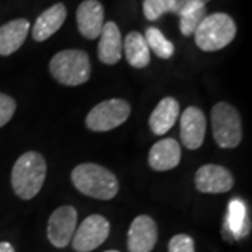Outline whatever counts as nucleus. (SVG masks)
<instances>
[{"instance_id":"f257e3e1","label":"nucleus","mask_w":252,"mask_h":252,"mask_svg":"<svg viewBox=\"0 0 252 252\" xmlns=\"http://www.w3.org/2000/svg\"><path fill=\"white\" fill-rule=\"evenodd\" d=\"M72 182L76 189L90 198L111 200L119 190L115 174L98 164L84 162L72 171Z\"/></svg>"},{"instance_id":"f03ea898","label":"nucleus","mask_w":252,"mask_h":252,"mask_svg":"<svg viewBox=\"0 0 252 252\" xmlns=\"http://www.w3.org/2000/svg\"><path fill=\"white\" fill-rule=\"evenodd\" d=\"M45 177V158L36 152H27L18 157L11 170V187L18 198L30 200L38 195Z\"/></svg>"},{"instance_id":"7ed1b4c3","label":"nucleus","mask_w":252,"mask_h":252,"mask_svg":"<svg viewBox=\"0 0 252 252\" xmlns=\"http://www.w3.org/2000/svg\"><path fill=\"white\" fill-rule=\"evenodd\" d=\"M49 72L63 86H80L90 79V58L80 49H64L51 59Z\"/></svg>"},{"instance_id":"20e7f679","label":"nucleus","mask_w":252,"mask_h":252,"mask_svg":"<svg viewBox=\"0 0 252 252\" xmlns=\"http://www.w3.org/2000/svg\"><path fill=\"white\" fill-rule=\"evenodd\" d=\"M237 34V26L231 16L215 13L206 16L195 31V42L205 52H216L227 46Z\"/></svg>"},{"instance_id":"39448f33","label":"nucleus","mask_w":252,"mask_h":252,"mask_svg":"<svg viewBox=\"0 0 252 252\" xmlns=\"http://www.w3.org/2000/svg\"><path fill=\"white\" fill-rule=\"evenodd\" d=\"M212 130L219 147H237L243 139V122L238 111L228 102H217L212 108Z\"/></svg>"},{"instance_id":"423d86ee","label":"nucleus","mask_w":252,"mask_h":252,"mask_svg":"<svg viewBox=\"0 0 252 252\" xmlns=\"http://www.w3.org/2000/svg\"><path fill=\"white\" fill-rule=\"evenodd\" d=\"M129 115L130 105L125 99H107L99 102L89 112L86 125L93 132H108L126 122Z\"/></svg>"},{"instance_id":"0eeeda50","label":"nucleus","mask_w":252,"mask_h":252,"mask_svg":"<svg viewBox=\"0 0 252 252\" xmlns=\"http://www.w3.org/2000/svg\"><path fill=\"white\" fill-rule=\"evenodd\" d=\"M111 225L101 215H91L76 228L72 238L73 248L77 252H90L98 248L108 238Z\"/></svg>"},{"instance_id":"6e6552de","label":"nucleus","mask_w":252,"mask_h":252,"mask_svg":"<svg viewBox=\"0 0 252 252\" xmlns=\"http://www.w3.org/2000/svg\"><path fill=\"white\" fill-rule=\"evenodd\" d=\"M77 227V212L73 206H61L48 221V238L56 248H64L72 241Z\"/></svg>"},{"instance_id":"1a4fd4ad","label":"nucleus","mask_w":252,"mask_h":252,"mask_svg":"<svg viewBox=\"0 0 252 252\" xmlns=\"http://www.w3.org/2000/svg\"><path fill=\"white\" fill-rule=\"evenodd\" d=\"M195 185L202 193H224L233 188L234 178L233 174L224 167L206 164L196 171Z\"/></svg>"},{"instance_id":"9d476101","label":"nucleus","mask_w":252,"mask_h":252,"mask_svg":"<svg viewBox=\"0 0 252 252\" xmlns=\"http://www.w3.org/2000/svg\"><path fill=\"white\" fill-rule=\"evenodd\" d=\"M158 230L150 216H137L127 231L129 252H152L157 244Z\"/></svg>"},{"instance_id":"9b49d317","label":"nucleus","mask_w":252,"mask_h":252,"mask_svg":"<svg viewBox=\"0 0 252 252\" xmlns=\"http://www.w3.org/2000/svg\"><path fill=\"white\" fill-rule=\"evenodd\" d=\"M206 135V118L196 107H188L181 115V140L189 150L199 149Z\"/></svg>"},{"instance_id":"f8f14e48","label":"nucleus","mask_w":252,"mask_h":252,"mask_svg":"<svg viewBox=\"0 0 252 252\" xmlns=\"http://www.w3.org/2000/svg\"><path fill=\"white\" fill-rule=\"evenodd\" d=\"M79 32L87 39H95L104 26V7L98 0H84L76 11Z\"/></svg>"},{"instance_id":"ddd939ff","label":"nucleus","mask_w":252,"mask_h":252,"mask_svg":"<svg viewBox=\"0 0 252 252\" xmlns=\"http://www.w3.org/2000/svg\"><path fill=\"white\" fill-rule=\"evenodd\" d=\"M181 161V147L175 139H162L153 144L149 153V164L154 171H168Z\"/></svg>"},{"instance_id":"4468645a","label":"nucleus","mask_w":252,"mask_h":252,"mask_svg":"<svg viewBox=\"0 0 252 252\" xmlns=\"http://www.w3.org/2000/svg\"><path fill=\"white\" fill-rule=\"evenodd\" d=\"M122 36L114 21L104 23L98 42V59L105 64H115L122 58Z\"/></svg>"},{"instance_id":"2eb2a0df","label":"nucleus","mask_w":252,"mask_h":252,"mask_svg":"<svg viewBox=\"0 0 252 252\" xmlns=\"http://www.w3.org/2000/svg\"><path fill=\"white\" fill-rule=\"evenodd\" d=\"M67 16V11L63 3H56L49 9L42 11V14L36 18L32 28V38L36 42H44L54 35L62 27Z\"/></svg>"},{"instance_id":"dca6fc26","label":"nucleus","mask_w":252,"mask_h":252,"mask_svg":"<svg viewBox=\"0 0 252 252\" xmlns=\"http://www.w3.org/2000/svg\"><path fill=\"white\" fill-rule=\"evenodd\" d=\"M180 117V102L172 97L162 98L153 109L149 125L154 135H165Z\"/></svg>"},{"instance_id":"f3484780","label":"nucleus","mask_w":252,"mask_h":252,"mask_svg":"<svg viewBox=\"0 0 252 252\" xmlns=\"http://www.w3.org/2000/svg\"><path fill=\"white\" fill-rule=\"evenodd\" d=\"M30 31V21L17 18L0 27V56H10L24 44Z\"/></svg>"},{"instance_id":"a211bd4d","label":"nucleus","mask_w":252,"mask_h":252,"mask_svg":"<svg viewBox=\"0 0 252 252\" xmlns=\"http://www.w3.org/2000/svg\"><path fill=\"white\" fill-rule=\"evenodd\" d=\"M122 46L125 49L126 61L130 66L136 69H143L150 63V49L146 44L144 35L140 32H129L125 38V44Z\"/></svg>"},{"instance_id":"6ab92c4d","label":"nucleus","mask_w":252,"mask_h":252,"mask_svg":"<svg viewBox=\"0 0 252 252\" xmlns=\"http://www.w3.org/2000/svg\"><path fill=\"white\" fill-rule=\"evenodd\" d=\"M180 30L182 35L190 36L195 34L200 23L207 16L205 4H189L180 11Z\"/></svg>"},{"instance_id":"aec40b11","label":"nucleus","mask_w":252,"mask_h":252,"mask_svg":"<svg viewBox=\"0 0 252 252\" xmlns=\"http://www.w3.org/2000/svg\"><path fill=\"white\" fill-rule=\"evenodd\" d=\"M146 44L149 46V49H152L154 54L157 55L161 59H170L175 48L172 45L171 41H168L161 31L156 27H149L146 30Z\"/></svg>"},{"instance_id":"412c9836","label":"nucleus","mask_w":252,"mask_h":252,"mask_svg":"<svg viewBox=\"0 0 252 252\" xmlns=\"http://www.w3.org/2000/svg\"><path fill=\"white\" fill-rule=\"evenodd\" d=\"M245 220H247V207L243 200L233 199L228 206V227L233 231V234H245Z\"/></svg>"},{"instance_id":"4be33fe9","label":"nucleus","mask_w":252,"mask_h":252,"mask_svg":"<svg viewBox=\"0 0 252 252\" xmlns=\"http://www.w3.org/2000/svg\"><path fill=\"white\" fill-rule=\"evenodd\" d=\"M143 13L149 21H156L165 13H174V0H144Z\"/></svg>"},{"instance_id":"5701e85b","label":"nucleus","mask_w":252,"mask_h":252,"mask_svg":"<svg viewBox=\"0 0 252 252\" xmlns=\"http://www.w3.org/2000/svg\"><path fill=\"white\" fill-rule=\"evenodd\" d=\"M17 108L16 101L7 94L0 93V127L9 124V121L13 118Z\"/></svg>"},{"instance_id":"b1692460","label":"nucleus","mask_w":252,"mask_h":252,"mask_svg":"<svg viewBox=\"0 0 252 252\" xmlns=\"http://www.w3.org/2000/svg\"><path fill=\"white\" fill-rule=\"evenodd\" d=\"M168 252H195L192 237L187 234L174 235L168 244Z\"/></svg>"},{"instance_id":"393cba45","label":"nucleus","mask_w":252,"mask_h":252,"mask_svg":"<svg viewBox=\"0 0 252 252\" xmlns=\"http://www.w3.org/2000/svg\"><path fill=\"white\" fill-rule=\"evenodd\" d=\"M210 0H174V14H180V11L189 4H205Z\"/></svg>"},{"instance_id":"a878e982","label":"nucleus","mask_w":252,"mask_h":252,"mask_svg":"<svg viewBox=\"0 0 252 252\" xmlns=\"http://www.w3.org/2000/svg\"><path fill=\"white\" fill-rule=\"evenodd\" d=\"M0 252H16V251H14V248H13V245H11V244L3 241V243H0Z\"/></svg>"},{"instance_id":"bb28decb","label":"nucleus","mask_w":252,"mask_h":252,"mask_svg":"<svg viewBox=\"0 0 252 252\" xmlns=\"http://www.w3.org/2000/svg\"><path fill=\"white\" fill-rule=\"evenodd\" d=\"M105 252H119V251H115V250H111V251H105Z\"/></svg>"}]
</instances>
